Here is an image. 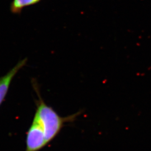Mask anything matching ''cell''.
<instances>
[{
  "instance_id": "obj_4",
  "label": "cell",
  "mask_w": 151,
  "mask_h": 151,
  "mask_svg": "<svg viewBox=\"0 0 151 151\" xmlns=\"http://www.w3.org/2000/svg\"><path fill=\"white\" fill-rule=\"evenodd\" d=\"M41 0H12L10 5V10L14 14H19L24 8L34 5Z\"/></svg>"
},
{
  "instance_id": "obj_2",
  "label": "cell",
  "mask_w": 151,
  "mask_h": 151,
  "mask_svg": "<svg viewBox=\"0 0 151 151\" xmlns=\"http://www.w3.org/2000/svg\"><path fill=\"white\" fill-rule=\"evenodd\" d=\"M47 145L43 130L37 120L33 119L27 133L25 151H39Z\"/></svg>"
},
{
  "instance_id": "obj_3",
  "label": "cell",
  "mask_w": 151,
  "mask_h": 151,
  "mask_svg": "<svg viewBox=\"0 0 151 151\" xmlns=\"http://www.w3.org/2000/svg\"><path fill=\"white\" fill-rule=\"evenodd\" d=\"M27 60V58L20 60L6 75L0 77V106L5 99L13 79L19 70L26 65Z\"/></svg>"
},
{
  "instance_id": "obj_1",
  "label": "cell",
  "mask_w": 151,
  "mask_h": 151,
  "mask_svg": "<svg viewBox=\"0 0 151 151\" xmlns=\"http://www.w3.org/2000/svg\"><path fill=\"white\" fill-rule=\"evenodd\" d=\"M35 91L38 99L37 101V109L34 118L38 122L43 130L47 144L50 143L58 135L65 124L73 122L81 114V111L69 116H60L53 108L48 105L41 97L38 88L35 85Z\"/></svg>"
}]
</instances>
